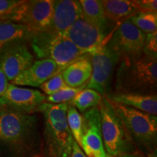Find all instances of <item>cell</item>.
Returning a JSON list of instances; mask_svg holds the SVG:
<instances>
[{
  "instance_id": "cell-1",
  "label": "cell",
  "mask_w": 157,
  "mask_h": 157,
  "mask_svg": "<svg viewBox=\"0 0 157 157\" xmlns=\"http://www.w3.org/2000/svg\"><path fill=\"white\" fill-rule=\"evenodd\" d=\"M68 105L44 103L37 110L44 117V153L42 157H71L74 139L66 118Z\"/></svg>"
},
{
  "instance_id": "cell-2",
  "label": "cell",
  "mask_w": 157,
  "mask_h": 157,
  "mask_svg": "<svg viewBox=\"0 0 157 157\" xmlns=\"http://www.w3.org/2000/svg\"><path fill=\"white\" fill-rule=\"evenodd\" d=\"M116 93L155 94L157 90V58L143 54L134 60H124L118 66Z\"/></svg>"
},
{
  "instance_id": "cell-3",
  "label": "cell",
  "mask_w": 157,
  "mask_h": 157,
  "mask_svg": "<svg viewBox=\"0 0 157 157\" xmlns=\"http://www.w3.org/2000/svg\"><path fill=\"white\" fill-rule=\"evenodd\" d=\"M98 109L101 116L102 137L108 155L118 156L141 153L106 96L102 97Z\"/></svg>"
},
{
  "instance_id": "cell-4",
  "label": "cell",
  "mask_w": 157,
  "mask_h": 157,
  "mask_svg": "<svg viewBox=\"0 0 157 157\" xmlns=\"http://www.w3.org/2000/svg\"><path fill=\"white\" fill-rule=\"evenodd\" d=\"M29 41L38 58L53 60L62 71L86 55L76 48L64 34L47 31L32 34Z\"/></svg>"
},
{
  "instance_id": "cell-5",
  "label": "cell",
  "mask_w": 157,
  "mask_h": 157,
  "mask_svg": "<svg viewBox=\"0 0 157 157\" xmlns=\"http://www.w3.org/2000/svg\"><path fill=\"white\" fill-rule=\"evenodd\" d=\"M110 102L116 113L123 121L135 145L149 154L156 151V116Z\"/></svg>"
},
{
  "instance_id": "cell-6",
  "label": "cell",
  "mask_w": 157,
  "mask_h": 157,
  "mask_svg": "<svg viewBox=\"0 0 157 157\" xmlns=\"http://www.w3.org/2000/svg\"><path fill=\"white\" fill-rule=\"evenodd\" d=\"M53 0L24 1L7 17V21L23 25L31 34L50 30Z\"/></svg>"
},
{
  "instance_id": "cell-7",
  "label": "cell",
  "mask_w": 157,
  "mask_h": 157,
  "mask_svg": "<svg viewBox=\"0 0 157 157\" xmlns=\"http://www.w3.org/2000/svg\"><path fill=\"white\" fill-rule=\"evenodd\" d=\"M145 39L146 34L127 20L111 33L106 45L120 61L134 60L143 56Z\"/></svg>"
},
{
  "instance_id": "cell-8",
  "label": "cell",
  "mask_w": 157,
  "mask_h": 157,
  "mask_svg": "<svg viewBox=\"0 0 157 157\" xmlns=\"http://www.w3.org/2000/svg\"><path fill=\"white\" fill-rule=\"evenodd\" d=\"M36 121L34 115L0 111V142L12 146L21 144L32 135Z\"/></svg>"
},
{
  "instance_id": "cell-9",
  "label": "cell",
  "mask_w": 157,
  "mask_h": 157,
  "mask_svg": "<svg viewBox=\"0 0 157 157\" xmlns=\"http://www.w3.org/2000/svg\"><path fill=\"white\" fill-rule=\"evenodd\" d=\"M92 63V74L86 88L107 96L108 87L119 59L105 44L89 54Z\"/></svg>"
},
{
  "instance_id": "cell-10",
  "label": "cell",
  "mask_w": 157,
  "mask_h": 157,
  "mask_svg": "<svg viewBox=\"0 0 157 157\" xmlns=\"http://www.w3.org/2000/svg\"><path fill=\"white\" fill-rule=\"evenodd\" d=\"M45 99L46 96L39 90L9 84L5 94L0 97V111L31 114L45 103Z\"/></svg>"
},
{
  "instance_id": "cell-11",
  "label": "cell",
  "mask_w": 157,
  "mask_h": 157,
  "mask_svg": "<svg viewBox=\"0 0 157 157\" xmlns=\"http://www.w3.org/2000/svg\"><path fill=\"white\" fill-rule=\"evenodd\" d=\"M111 33L98 28L81 17L64 34L78 49L85 54H90L106 44Z\"/></svg>"
},
{
  "instance_id": "cell-12",
  "label": "cell",
  "mask_w": 157,
  "mask_h": 157,
  "mask_svg": "<svg viewBox=\"0 0 157 157\" xmlns=\"http://www.w3.org/2000/svg\"><path fill=\"white\" fill-rule=\"evenodd\" d=\"M82 117L84 128L80 148L87 157H108L102 137L98 107L88 110Z\"/></svg>"
},
{
  "instance_id": "cell-13",
  "label": "cell",
  "mask_w": 157,
  "mask_h": 157,
  "mask_svg": "<svg viewBox=\"0 0 157 157\" xmlns=\"http://www.w3.org/2000/svg\"><path fill=\"white\" fill-rule=\"evenodd\" d=\"M34 56L25 41H20L6 47L0 52V69L8 81L14 80L34 63Z\"/></svg>"
},
{
  "instance_id": "cell-14",
  "label": "cell",
  "mask_w": 157,
  "mask_h": 157,
  "mask_svg": "<svg viewBox=\"0 0 157 157\" xmlns=\"http://www.w3.org/2000/svg\"><path fill=\"white\" fill-rule=\"evenodd\" d=\"M62 71L61 68L50 59H39L20 74L10 84L14 85L39 87L42 84Z\"/></svg>"
},
{
  "instance_id": "cell-15",
  "label": "cell",
  "mask_w": 157,
  "mask_h": 157,
  "mask_svg": "<svg viewBox=\"0 0 157 157\" xmlns=\"http://www.w3.org/2000/svg\"><path fill=\"white\" fill-rule=\"evenodd\" d=\"M82 17V7L76 0H53L50 31L65 34L70 27Z\"/></svg>"
},
{
  "instance_id": "cell-16",
  "label": "cell",
  "mask_w": 157,
  "mask_h": 157,
  "mask_svg": "<svg viewBox=\"0 0 157 157\" xmlns=\"http://www.w3.org/2000/svg\"><path fill=\"white\" fill-rule=\"evenodd\" d=\"M110 101L128 106L132 109L157 115V95L155 94H138L115 93L107 95Z\"/></svg>"
},
{
  "instance_id": "cell-17",
  "label": "cell",
  "mask_w": 157,
  "mask_h": 157,
  "mask_svg": "<svg viewBox=\"0 0 157 157\" xmlns=\"http://www.w3.org/2000/svg\"><path fill=\"white\" fill-rule=\"evenodd\" d=\"M92 63L89 54L80 57L61 71L68 87L78 88L87 85L92 74Z\"/></svg>"
},
{
  "instance_id": "cell-18",
  "label": "cell",
  "mask_w": 157,
  "mask_h": 157,
  "mask_svg": "<svg viewBox=\"0 0 157 157\" xmlns=\"http://www.w3.org/2000/svg\"><path fill=\"white\" fill-rule=\"evenodd\" d=\"M107 21L119 25L138 12L132 0H101Z\"/></svg>"
},
{
  "instance_id": "cell-19",
  "label": "cell",
  "mask_w": 157,
  "mask_h": 157,
  "mask_svg": "<svg viewBox=\"0 0 157 157\" xmlns=\"http://www.w3.org/2000/svg\"><path fill=\"white\" fill-rule=\"evenodd\" d=\"M31 34L24 25L0 21V52L6 47L20 41L29 40Z\"/></svg>"
},
{
  "instance_id": "cell-20",
  "label": "cell",
  "mask_w": 157,
  "mask_h": 157,
  "mask_svg": "<svg viewBox=\"0 0 157 157\" xmlns=\"http://www.w3.org/2000/svg\"><path fill=\"white\" fill-rule=\"evenodd\" d=\"M82 17L87 22L108 32L109 22L104 14L101 0H81Z\"/></svg>"
},
{
  "instance_id": "cell-21",
  "label": "cell",
  "mask_w": 157,
  "mask_h": 157,
  "mask_svg": "<svg viewBox=\"0 0 157 157\" xmlns=\"http://www.w3.org/2000/svg\"><path fill=\"white\" fill-rule=\"evenodd\" d=\"M102 97L103 96L95 90L84 88L76 95V97L69 103L75 107L78 111H79L84 113L88 110L98 107Z\"/></svg>"
},
{
  "instance_id": "cell-22",
  "label": "cell",
  "mask_w": 157,
  "mask_h": 157,
  "mask_svg": "<svg viewBox=\"0 0 157 157\" xmlns=\"http://www.w3.org/2000/svg\"><path fill=\"white\" fill-rule=\"evenodd\" d=\"M128 21L145 34L156 31L157 13L138 11L129 17Z\"/></svg>"
},
{
  "instance_id": "cell-23",
  "label": "cell",
  "mask_w": 157,
  "mask_h": 157,
  "mask_svg": "<svg viewBox=\"0 0 157 157\" xmlns=\"http://www.w3.org/2000/svg\"><path fill=\"white\" fill-rule=\"evenodd\" d=\"M66 118L68 128L71 132L72 136L74 140L80 146L84 128V119L82 114L78 112L75 107L69 103L66 113Z\"/></svg>"
},
{
  "instance_id": "cell-24",
  "label": "cell",
  "mask_w": 157,
  "mask_h": 157,
  "mask_svg": "<svg viewBox=\"0 0 157 157\" xmlns=\"http://www.w3.org/2000/svg\"><path fill=\"white\" fill-rule=\"evenodd\" d=\"M86 86L87 85H84L78 88L70 87H65L52 95L47 96L45 103L51 104L69 103L80 91L86 87Z\"/></svg>"
},
{
  "instance_id": "cell-25",
  "label": "cell",
  "mask_w": 157,
  "mask_h": 157,
  "mask_svg": "<svg viewBox=\"0 0 157 157\" xmlns=\"http://www.w3.org/2000/svg\"><path fill=\"white\" fill-rule=\"evenodd\" d=\"M66 87H68V86L65 83L61 72H60V73L52 76L48 81L44 82L39 87L48 96L57 93L59 90L63 89Z\"/></svg>"
},
{
  "instance_id": "cell-26",
  "label": "cell",
  "mask_w": 157,
  "mask_h": 157,
  "mask_svg": "<svg viewBox=\"0 0 157 157\" xmlns=\"http://www.w3.org/2000/svg\"><path fill=\"white\" fill-rule=\"evenodd\" d=\"M143 54L157 58V31L146 34Z\"/></svg>"
},
{
  "instance_id": "cell-27",
  "label": "cell",
  "mask_w": 157,
  "mask_h": 157,
  "mask_svg": "<svg viewBox=\"0 0 157 157\" xmlns=\"http://www.w3.org/2000/svg\"><path fill=\"white\" fill-rule=\"evenodd\" d=\"M23 2V0H0V17L3 21H7V16Z\"/></svg>"
},
{
  "instance_id": "cell-28",
  "label": "cell",
  "mask_w": 157,
  "mask_h": 157,
  "mask_svg": "<svg viewBox=\"0 0 157 157\" xmlns=\"http://www.w3.org/2000/svg\"><path fill=\"white\" fill-rule=\"evenodd\" d=\"M139 11L157 13L156 0H132Z\"/></svg>"
},
{
  "instance_id": "cell-29",
  "label": "cell",
  "mask_w": 157,
  "mask_h": 157,
  "mask_svg": "<svg viewBox=\"0 0 157 157\" xmlns=\"http://www.w3.org/2000/svg\"><path fill=\"white\" fill-rule=\"evenodd\" d=\"M8 85V80H7V78L6 77L5 74H4V72L0 69V97L5 94Z\"/></svg>"
},
{
  "instance_id": "cell-30",
  "label": "cell",
  "mask_w": 157,
  "mask_h": 157,
  "mask_svg": "<svg viewBox=\"0 0 157 157\" xmlns=\"http://www.w3.org/2000/svg\"><path fill=\"white\" fill-rule=\"evenodd\" d=\"M71 157H87L84 154L82 149L80 148V146H78V143L75 140L73 143V148H72Z\"/></svg>"
},
{
  "instance_id": "cell-31",
  "label": "cell",
  "mask_w": 157,
  "mask_h": 157,
  "mask_svg": "<svg viewBox=\"0 0 157 157\" xmlns=\"http://www.w3.org/2000/svg\"><path fill=\"white\" fill-rule=\"evenodd\" d=\"M108 157H145L141 153H137V154H124V155H118V156H109Z\"/></svg>"
},
{
  "instance_id": "cell-32",
  "label": "cell",
  "mask_w": 157,
  "mask_h": 157,
  "mask_svg": "<svg viewBox=\"0 0 157 157\" xmlns=\"http://www.w3.org/2000/svg\"><path fill=\"white\" fill-rule=\"evenodd\" d=\"M31 157H42V156H39V155L37 156V155H36V156H31Z\"/></svg>"
},
{
  "instance_id": "cell-33",
  "label": "cell",
  "mask_w": 157,
  "mask_h": 157,
  "mask_svg": "<svg viewBox=\"0 0 157 157\" xmlns=\"http://www.w3.org/2000/svg\"><path fill=\"white\" fill-rule=\"evenodd\" d=\"M0 21H3V19H2V17H0Z\"/></svg>"
}]
</instances>
